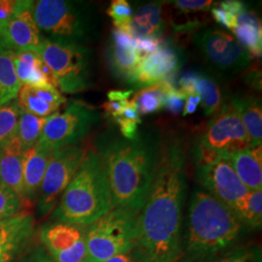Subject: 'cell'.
Wrapping results in <instances>:
<instances>
[{"label":"cell","instance_id":"cell-15","mask_svg":"<svg viewBox=\"0 0 262 262\" xmlns=\"http://www.w3.org/2000/svg\"><path fill=\"white\" fill-rule=\"evenodd\" d=\"M34 224L29 212L0 221V262H17L28 252L34 237Z\"/></svg>","mask_w":262,"mask_h":262},{"label":"cell","instance_id":"cell-28","mask_svg":"<svg viewBox=\"0 0 262 262\" xmlns=\"http://www.w3.org/2000/svg\"><path fill=\"white\" fill-rule=\"evenodd\" d=\"M174 85L170 81H165L159 84L142 89L135 94L131 100L139 115H148L160 111L163 109L165 96L171 88Z\"/></svg>","mask_w":262,"mask_h":262},{"label":"cell","instance_id":"cell-35","mask_svg":"<svg viewBox=\"0 0 262 262\" xmlns=\"http://www.w3.org/2000/svg\"><path fill=\"white\" fill-rule=\"evenodd\" d=\"M133 91H112L108 94V101L104 105V110L107 115H110L113 119L117 118L122 114V110L128 103V98Z\"/></svg>","mask_w":262,"mask_h":262},{"label":"cell","instance_id":"cell-1","mask_svg":"<svg viewBox=\"0 0 262 262\" xmlns=\"http://www.w3.org/2000/svg\"><path fill=\"white\" fill-rule=\"evenodd\" d=\"M186 154L182 143L161 146L149 192L136 220V248L148 262H177L187 196Z\"/></svg>","mask_w":262,"mask_h":262},{"label":"cell","instance_id":"cell-21","mask_svg":"<svg viewBox=\"0 0 262 262\" xmlns=\"http://www.w3.org/2000/svg\"><path fill=\"white\" fill-rule=\"evenodd\" d=\"M23 154L20 144L16 136L0 150V180L24 202Z\"/></svg>","mask_w":262,"mask_h":262},{"label":"cell","instance_id":"cell-41","mask_svg":"<svg viewBox=\"0 0 262 262\" xmlns=\"http://www.w3.org/2000/svg\"><path fill=\"white\" fill-rule=\"evenodd\" d=\"M103 262H148L144 254L135 247L127 253L116 255Z\"/></svg>","mask_w":262,"mask_h":262},{"label":"cell","instance_id":"cell-39","mask_svg":"<svg viewBox=\"0 0 262 262\" xmlns=\"http://www.w3.org/2000/svg\"><path fill=\"white\" fill-rule=\"evenodd\" d=\"M134 41L140 60L156 52L164 42L162 38L156 37L134 38Z\"/></svg>","mask_w":262,"mask_h":262},{"label":"cell","instance_id":"cell-40","mask_svg":"<svg viewBox=\"0 0 262 262\" xmlns=\"http://www.w3.org/2000/svg\"><path fill=\"white\" fill-rule=\"evenodd\" d=\"M212 16L215 19L217 24L225 28L230 29L231 31L234 29L236 27V21H237V17L231 15L230 13L226 12L225 10L222 9L220 6H215L213 9L211 10Z\"/></svg>","mask_w":262,"mask_h":262},{"label":"cell","instance_id":"cell-23","mask_svg":"<svg viewBox=\"0 0 262 262\" xmlns=\"http://www.w3.org/2000/svg\"><path fill=\"white\" fill-rule=\"evenodd\" d=\"M237 176L248 190L262 189L261 145L250 147L229 158Z\"/></svg>","mask_w":262,"mask_h":262},{"label":"cell","instance_id":"cell-27","mask_svg":"<svg viewBox=\"0 0 262 262\" xmlns=\"http://www.w3.org/2000/svg\"><path fill=\"white\" fill-rule=\"evenodd\" d=\"M195 92L200 96V104L206 116L215 115L222 108L223 92L214 77L206 73H197Z\"/></svg>","mask_w":262,"mask_h":262},{"label":"cell","instance_id":"cell-42","mask_svg":"<svg viewBox=\"0 0 262 262\" xmlns=\"http://www.w3.org/2000/svg\"><path fill=\"white\" fill-rule=\"evenodd\" d=\"M17 262H53L43 248L29 249Z\"/></svg>","mask_w":262,"mask_h":262},{"label":"cell","instance_id":"cell-16","mask_svg":"<svg viewBox=\"0 0 262 262\" xmlns=\"http://www.w3.org/2000/svg\"><path fill=\"white\" fill-rule=\"evenodd\" d=\"M32 7L33 4L19 11L0 29V40L4 53L36 51L42 44L45 37L33 19Z\"/></svg>","mask_w":262,"mask_h":262},{"label":"cell","instance_id":"cell-24","mask_svg":"<svg viewBox=\"0 0 262 262\" xmlns=\"http://www.w3.org/2000/svg\"><path fill=\"white\" fill-rule=\"evenodd\" d=\"M239 114L246 131L248 133L251 147L261 145L262 110L261 102L257 97L238 96L231 101Z\"/></svg>","mask_w":262,"mask_h":262},{"label":"cell","instance_id":"cell-31","mask_svg":"<svg viewBox=\"0 0 262 262\" xmlns=\"http://www.w3.org/2000/svg\"><path fill=\"white\" fill-rule=\"evenodd\" d=\"M19 112L17 99L0 107V150L16 136Z\"/></svg>","mask_w":262,"mask_h":262},{"label":"cell","instance_id":"cell-33","mask_svg":"<svg viewBox=\"0 0 262 262\" xmlns=\"http://www.w3.org/2000/svg\"><path fill=\"white\" fill-rule=\"evenodd\" d=\"M23 204L21 199L0 180V221L21 212Z\"/></svg>","mask_w":262,"mask_h":262},{"label":"cell","instance_id":"cell-4","mask_svg":"<svg viewBox=\"0 0 262 262\" xmlns=\"http://www.w3.org/2000/svg\"><path fill=\"white\" fill-rule=\"evenodd\" d=\"M112 209L108 180L97 151L86 152L52 212L55 222L89 226Z\"/></svg>","mask_w":262,"mask_h":262},{"label":"cell","instance_id":"cell-26","mask_svg":"<svg viewBox=\"0 0 262 262\" xmlns=\"http://www.w3.org/2000/svg\"><path fill=\"white\" fill-rule=\"evenodd\" d=\"M232 211L249 229H260L262 225V189L250 190Z\"/></svg>","mask_w":262,"mask_h":262},{"label":"cell","instance_id":"cell-19","mask_svg":"<svg viewBox=\"0 0 262 262\" xmlns=\"http://www.w3.org/2000/svg\"><path fill=\"white\" fill-rule=\"evenodd\" d=\"M13 62L16 75L19 83L27 86H46L56 88L53 75L41 56L34 51L7 52Z\"/></svg>","mask_w":262,"mask_h":262},{"label":"cell","instance_id":"cell-38","mask_svg":"<svg viewBox=\"0 0 262 262\" xmlns=\"http://www.w3.org/2000/svg\"><path fill=\"white\" fill-rule=\"evenodd\" d=\"M186 98L187 96L185 94L181 93L175 86H173L166 94L163 108H165L166 111H168L171 114H175V115L180 114L183 112Z\"/></svg>","mask_w":262,"mask_h":262},{"label":"cell","instance_id":"cell-18","mask_svg":"<svg viewBox=\"0 0 262 262\" xmlns=\"http://www.w3.org/2000/svg\"><path fill=\"white\" fill-rule=\"evenodd\" d=\"M19 109L39 118H49L58 110L66 99L54 85L20 88L17 96Z\"/></svg>","mask_w":262,"mask_h":262},{"label":"cell","instance_id":"cell-12","mask_svg":"<svg viewBox=\"0 0 262 262\" xmlns=\"http://www.w3.org/2000/svg\"><path fill=\"white\" fill-rule=\"evenodd\" d=\"M194 166L195 177L203 190L224 202L231 210L250 191L226 158L219 157L207 162L195 163Z\"/></svg>","mask_w":262,"mask_h":262},{"label":"cell","instance_id":"cell-32","mask_svg":"<svg viewBox=\"0 0 262 262\" xmlns=\"http://www.w3.org/2000/svg\"><path fill=\"white\" fill-rule=\"evenodd\" d=\"M108 15L113 19L116 29L130 34V23L133 10L125 0H114L107 10Z\"/></svg>","mask_w":262,"mask_h":262},{"label":"cell","instance_id":"cell-17","mask_svg":"<svg viewBox=\"0 0 262 262\" xmlns=\"http://www.w3.org/2000/svg\"><path fill=\"white\" fill-rule=\"evenodd\" d=\"M106 58L113 74L129 84L140 61L134 38L114 29L107 43Z\"/></svg>","mask_w":262,"mask_h":262},{"label":"cell","instance_id":"cell-5","mask_svg":"<svg viewBox=\"0 0 262 262\" xmlns=\"http://www.w3.org/2000/svg\"><path fill=\"white\" fill-rule=\"evenodd\" d=\"M31 12L42 35L51 41L86 47L97 35L98 18L86 2L39 0Z\"/></svg>","mask_w":262,"mask_h":262},{"label":"cell","instance_id":"cell-36","mask_svg":"<svg viewBox=\"0 0 262 262\" xmlns=\"http://www.w3.org/2000/svg\"><path fill=\"white\" fill-rule=\"evenodd\" d=\"M33 2L30 0H0V29L6 26L15 14L32 5Z\"/></svg>","mask_w":262,"mask_h":262},{"label":"cell","instance_id":"cell-7","mask_svg":"<svg viewBox=\"0 0 262 262\" xmlns=\"http://www.w3.org/2000/svg\"><path fill=\"white\" fill-rule=\"evenodd\" d=\"M36 52L50 69L56 88L78 94L92 85V56L88 47L43 40Z\"/></svg>","mask_w":262,"mask_h":262},{"label":"cell","instance_id":"cell-2","mask_svg":"<svg viewBox=\"0 0 262 262\" xmlns=\"http://www.w3.org/2000/svg\"><path fill=\"white\" fill-rule=\"evenodd\" d=\"M160 136L143 132L132 140L105 137L99 151L110 187L112 208L122 207L139 214L150 189L161 150Z\"/></svg>","mask_w":262,"mask_h":262},{"label":"cell","instance_id":"cell-20","mask_svg":"<svg viewBox=\"0 0 262 262\" xmlns=\"http://www.w3.org/2000/svg\"><path fill=\"white\" fill-rule=\"evenodd\" d=\"M52 151L45 150L37 144L23 154V173L25 201L33 202L37 200L39 189L49 162L52 158Z\"/></svg>","mask_w":262,"mask_h":262},{"label":"cell","instance_id":"cell-44","mask_svg":"<svg viewBox=\"0 0 262 262\" xmlns=\"http://www.w3.org/2000/svg\"><path fill=\"white\" fill-rule=\"evenodd\" d=\"M200 96L198 94H190L187 95L185 104H184V108H183V115L187 116L190 115L196 111L197 106L200 104Z\"/></svg>","mask_w":262,"mask_h":262},{"label":"cell","instance_id":"cell-45","mask_svg":"<svg viewBox=\"0 0 262 262\" xmlns=\"http://www.w3.org/2000/svg\"><path fill=\"white\" fill-rule=\"evenodd\" d=\"M80 262H93V261H92V260H91V259H90V258H89V257H88V256H85V257H84V259H83V260H82V261H80Z\"/></svg>","mask_w":262,"mask_h":262},{"label":"cell","instance_id":"cell-22","mask_svg":"<svg viewBox=\"0 0 262 262\" xmlns=\"http://www.w3.org/2000/svg\"><path fill=\"white\" fill-rule=\"evenodd\" d=\"M165 28L162 17V3H143L132 13L130 35L133 38H162Z\"/></svg>","mask_w":262,"mask_h":262},{"label":"cell","instance_id":"cell-6","mask_svg":"<svg viewBox=\"0 0 262 262\" xmlns=\"http://www.w3.org/2000/svg\"><path fill=\"white\" fill-rule=\"evenodd\" d=\"M137 215L128 209L114 207L86 226V256L93 262H103L134 249Z\"/></svg>","mask_w":262,"mask_h":262},{"label":"cell","instance_id":"cell-10","mask_svg":"<svg viewBox=\"0 0 262 262\" xmlns=\"http://www.w3.org/2000/svg\"><path fill=\"white\" fill-rule=\"evenodd\" d=\"M85 155L84 147L78 145L53 151L38 193L37 214L40 217L53 212Z\"/></svg>","mask_w":262,"mask_h":262},{"label":"cell","instance_id":"cell-25","mask_svg":"<svg viewBox=\"0 0 262 262\" xmlns=\"http://www.w3.org/2000/svg\"><path fill=\"white\" fill-rule=\"evenodd\" d=\"M232 32L234 37L249 51L251 56H261V26L253 13L248 10L239 15Z\"/></svg>","mask_w":262,"mask_h":262},{"label":"cell","instance_id":"cell-34","mask_svg":"<svg viewBox=\"0 0 262 262\" xmlns=\"http://www.w3.org/2000/svg\"><path fill=\"white\" fill-rule=\"evenodd\" d=\"M210 262H261V251L257 246L239 247Z\"/></svg>","mask_w":262,"mask_h":262},{"label":"cell","instance_id":"cell-3","mask_svg":"<svg viewBox=\"0 0 262 262\" xmlns=\"http://www.w3.org/2000/svg\"><path fill=\"white\" fill-rule=\"evenodd\" d=\"M250 229L234 212L203 189L190 195L177 262H210L239 248Z\"/></svg>","mask_w":262,"mask_h":262},{"label":"cell","instance_id":"cell-8","mask_svg":"<svg viewBox=\"0 0 262 262\" xmlns=\"http://www.w3.org/2000/svg\"><path fill=\"white\" fill-rule=\"evenodd\" d=\"M98 122L99 114L94 108L72 101L64 111L47 118L37 145L52 152L76 146L84 140Z\"/></svg>","mask_w":262,"mask_h":262},{"label":"cell","instance_id":"cell-13","mask_svg":"<svg viewBox=\"0 0 262 262\" xmlns=\"http://www.w3.org/2000/svg\"><path fill=\"white\" fill-rule=\"evenodd\" d=\"M39 238L53 262H80L86 256L84 226L54 221L42 225Z\"/></svg>","mask_w":262,"mask_h":262},{"label":"cell","instance_id":"cell-11","mask_svg":"<svg viewBox=\"0 0 262 262\" xmlns=\"http://www.w3.org/2000/svg\"><path fill=\"white\" fill-rule=\"evenodd\" d=\"M193 43L207 61L223 72H243L251 64L249 51L233 35L220 28L199 30Z\"/></svg>","mask_w":262,"mask_h":262},{"label":"cell","instance_id":"cell-30","mask_svg":"<svg viewBox=\"0 0 262 262\" xmlns=\"http://www.w3.org/2000/svg\"><path fill=\"white\" fill-rule=\"evenodd\" d=\"M20 88L12 57L7 53H0V107L15 100Z\"/></svg>","mask_w":262,"mask_h":262},{"label":"cell","instance_id":"cell-46","mask_svg":"<svg viewBox=\"0 0 262 262\" xmlns=\"http://www.w3.org/2000/svg\"><path fill=\"white\" fill-rule=\"evenodd\" d=\"M0 53H4V49H3V46H2L1 40H0Z\"/></svg>","mask_w":262,"mask_h":262},{"label":"cell","instance_id":"cell-43","mask_svg":"<svg viewBox=\"0 0 262 262\" xmlns=\"http://www.w3.org/2000/svg\"><path fill=\"white\" fill-rule=\"evenodd\" d=\"M219 6L222 9L225 10L226 12L230 13L235 17H238L239 15L243 14L247 9V6L245 5L242 1H237V0H227V1H223L219 4Z\"/></svg>","mask_w":262,"mask_h":262},{"label":"cell","instance_id":"cell-14","mask_svg":"<svg viewBox=\"0 0 262 262\" xmlns=\"http://www.w3.org/2000/svg\"><path fill=\"white\" fill-rule=\"evenodd\" d=\"M181 52L170 43L162 45L152 54L142 58L129 84L135 88H149L172 81L182 66Z\"/></svg>","mask_w":262,"mask_h":262},{"label":"cell","instance_id":"cell-37","mask_svg":"<svg viewBox=\"0 0 262 262\" xmlns=\"http://www.w3.org/2000/svg\"><path fill=\"white\" fill-rule=\"evenodd\" d=\"M168 3L173 4L180 12L185 14L206 12L213 5V1L211 0H177L169 1Z\"/></svg>","mask_w":262,"mask_h":262},{"label":"cell","instance_id":"cell-29","mask_svg":"<svg viewBox=\"0 0 262 262\" xmlns=\"http://www.w3.org/2000/svg\"><path fill=\"white\" fill-rule=\"evenodd\" d=\"M47 118H39L20 110L16 137L18 138L23 152L34 147L40 139Z\"/></svg>","mask_w":262,"mask_h":262},{"label":"cell","instance_id":"cell-9","mask_svg":"<svg viewBox=\"0 0 262 262\" xmlns=\"http://www.w3.org/2000/svg\"><path fill=\"white\" fill-rule=\"evenodd\" d=\"M193 146L226 159L251 147L242 120L231 102L215 113Z\"/></svg>","mask_w":262,"mask_h":262}]
</instances>
